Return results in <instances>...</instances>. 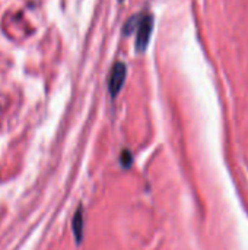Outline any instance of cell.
<instances>
[{"label": "cell", "mask_w": 248, "mask_h": 250, "mask_svg": "<svg viewBox=\"0 0 248 250\" xmlns=\"http://www.w3.org/2000/svg\"><path fill=\"white\" fill-rule=\"evenodd\" d=\"M72 227H73V233H75V239L77 243L82 242V237H83V212H82V208H79L75 214V218H73V223H72Z\"/></svg>", "instance_id": "3"}, {"label": "cell", "mask_w": 248, "mask_h": 250, "mask_svg": "<svg viewBox=\"0 0 248 250\" xmlns=\"http://www.w3.org/2000/svg\"><path fill=\"white\" fill-rule=\"evenodd\" d=\"M153 31V16L151 13H139L136 26V51L143 53L149 45Z\"/></svg>", "instance_id": "1"}, {"label": "cell", "mask_w": 248, "mask_h": 250, "mask_svg": "<svg viewBox=\"0 0 248 250\" xmlns=\"http://www.w3.org/2000/svg\"><path fill=\"white\" fill-rule=\"evenodd\" d=\"M126 76H127L126 64L123 62H117L113 66V69L110 72V78H108V91L113 98H115L120 94V91L126 82Z\"/></svg>", "instance_id": "2"}, {"label": "cell", "mask_w": 248, "mask_h": 250, "mask_svg": "<svg viewBox=\"0 0 248 250\" xmlns=\"http://www.w3.org/2000/svg\"><path fill=\"white\" fill-rule=\"evenodd\" d=\"M132 163H133L132 154H130L129 151H123V152H121V166H123L124 168H129V167L132 166Z\"/></svg>", "instance_id": "4"}, {"label": "cell", "mask_w": 248, "mask_h": 250, "mask_svg": "<svg viewBox=\"0 0 248 250\" xmlns=\"http://www.w3.org/2000/svg\"><path fill=\"white\" fill-rule=\"evenodd\" d=\"M118 1H124V0H118Z\"/></svg>", "instance_id": "5"}]
</instances>
